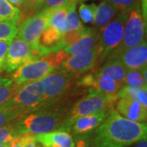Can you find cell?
<instances>
[{
	"instance_id": "cell-1",
	"label": "cell",
	"mask_w": 147,
	"mask_h": 147,
	"mask_svg": "<svg viewBox=\"0 0 147 147\" xmlns=\"http://www.w3.org/2000/svg\"><path fill=\"white\" fill-rule=\"evenodd\" d=\"M147 127L111 110L105 121L96 127L88 147H128L146 138Z\"/></svg>"
},
{
	"instance_id": "cell-2",
	"label": "cell",
	"mask_w": 147,
	"mask_h": 147,
	"mask_svg": "<svg viewBox=\"0 0 147 147\" xmlns=\"http://www.w3.org/2000/svg\"><path fill=\"white\" fill-rule=\"evenodd\" d=\"M38 112L26 115L13 122L18 136L38 135L56 130L60 131L65 123V111L37 110Z\"/></svg>"
},
{
	"instance_id": "cell-3",
	"label": "cell",
	"mask_w": 147,
	"mask_h": 147,
	"mask_svg": "<svg viewBox=\"0 0 147 147\" xmlns=\"http://www.w3.org/2000/svg\"><path fill=\"white\" fill-rule=\"evenodd\" d=\"M118 97H111L95 88H90L88 94L74 105L66 116L65 123L61 131H70V123L77 118L95 114L101 110H111L118 100Z\"/></svg>"
},
{
	"instance_id": "cell-4",
	"label": "cell",
	"mask_w": 147,
	"mask_h": 147,
	"mask_svg": "<svg viewBox=\"0 0 147 147\" xmlns=\"http://www.w3.org/2000/svg\"><path fill=\"white\" fill-rule=\"evenodd\" d=\"M79 77L61 67L53 69L46 78L40 80L43 90V107L64 97L76 84L75 80Z\"/></svg>"
},
{
	"instance_id": "cell-5",
	"label": "cell",
	"mask_w": 147,
	"mask_h": 147,
	"mask_svg": "<svg viewBox=\"0 0 147 147\" xmlns=\"http://www.w3.org/2000/svg\"><path fill=\"white\" fill-rule=\"evenodd\" d=\"M127 16L128 11H119V13L100 32L98 42L100 63L107 60V58L119 47Z\"/></svg>"
},
{
	"instance_id": "cell-6",
	"label": "cell",
	"mask_w": 147,
	"mask_h": 147,
	"mask_svg": "<svg viewBox=\"0 0 147 147\" xmlns=\"http://www.w3.org/2000/svg\"><path fill=\"white\" fill-rule=\"evenodd\" d=\"M7 103L18 108L25 115L31 111L43 108V90L41 81L20 84L16 93Z\"/></svg>"
},
{
	"instance_id": "cell-7",
	"label": "cell",
	"mask_w": 147,
	"mask_h": 147,
	"mask_svg": "<svg viewBox=\"0 0 147 147\" xmlns=\"http://www.w3.org/2000/svg\"><path fill=\"white\" fill-rule=\"evenodd\" d=\"M146 22V20L143 17L141 7L128 11V16L123 27L122 42L115 52L136 47L145 42Z\"/></svg>"
},
{
	"instance_id": "cell-8",
	"label": "cell",
	"mask_w": 147,
	"mask_h": 147,
	"mask_svg": "<svg viewBox=\"0 0 147 147\" xmlns=\"http://www.w3.org/2000/svg\"><path fill=\"white\" fill-rule=\"evenodd\" d=\"M55 69L46 55L22 65L13 73L11 80L19 85L40 81L46 78Z\"/></svg>"
},
{
	"instance_id": "cell-9",
	"label": "cell",
	"mask_w": 147,
	"mask_h": 147,
	"mask_svg": "<svg viewBox=\"0 0 147 147\" xmlns=\"http://www.w3.org/2000/svg\"><path fill=\"white\" fill-rule=\"evenodd\" d=\"M19 25L16 36L26 42L32 49H38L39 38L47 26V11H41L28 17Z\"/></svg>"
},
{
	"instance_id": "cell-10",
	"label": "cell",
	"mask_w": 147,
	"mask_h": 147,
	"mask_svg": "<svg viewBox=\"0 0 147 147\" xmlns=\"http://www.w3.org/2000/svg\"><path fill=\"white\" fill-rule=\"evenodd\" d=\"M33 60L36 59L33 56L32 47L26 42L16 36L9 44L3 69L7 72H11Z\"/></svg>"
},
{
	"instance_id": "cell-11",
	"label": "cell",
	"mask_w": 147,
	"mask_h": 147,
	"mask_svg": "<svg viewBox=\"0 0 147 147\" xmlns=\"http://www.w3.org/2000/svg\"><path fill=\"white\" fill-rule=\"evenodd\" d=\"M98 61L100 62V50L99 47L96 46L88 53L68 57L61 67L68 72L79 76L81 74L94 69L98 65Z\"/></svg>"
},
{
	"instance_id": "cell-12",
	"label": "cell",
	"mask_w": 147,
	"mask_h": 147,
	"mask_svg": "<svg viewBox=\"0 0 147 147\" xmlns=\"http://www.w3.org/2000/svg\"><path fill=\"white\" fill-rule=\"evenodd\" d=\"M120 60L127 69H141L146 66L147 45L146 41L138 46L112 53ZM111 54V55H112Z\"/></svg>"
},
{
	"instance_id": "cell-13",
	"label": "cell",
	"mask_w": 147,
	"mask_h": 147,
	"mask_svg": "<svg viewBox=\"0 0 147 147\" xmlns=\"http://www.w3.org/2000/svg\"><path fill=\"white\" fill-rule=\"evenodd\" d=\"M115 104L117 112L124 118L137 123L146 121L147 109L134 99L129 96H123L118 99Z\"/></svg>"
},
{
	"instance_id": "cell-14",
	"label": "cell",
	"mask_w": 147,
	"mask_h": 147,
	"mask_svg": "<svg viewBox=\"0 0 147 147\" xmlns=\"http://www.w3.org/2000/svg\"><path fill=\"white\" fill-rule=\"evenodd\" d=\"M112 110H101L95 114L77 118L70 123V131L75 134L90 132L100 126Z\"/></svg>"
},
{
	"instance_id": "cell-15",
	"label": "cell",
	"mask_w": 147,
	"mask_h": 147,
	"mask_svg": "<svg viewBox=\"0 0 147 147\" xmlns=\"http://www.w3.org/2000/svg\"><path fill=\"white\" fill-rule=\"evenodd\" d=\"M35 141L43 147H74L71 135L65 131H54L34 135Z\"/></svg>"
},
{
	"instance_id": "cell-16",
	"label": "cell",
	"mask_w": 147,
	"mask_h": 147,
	"mask_svg": "<svg viewBox=\"0 0 147 147\" xmlns=\"http://www.w3.org/2000/svg\"><path fill=\"white\" fill-rule=\"evenodd\" d=\"M100 32L96 29L89 28L88 31L84 34L74 44L64 49L69 56H78L88 53L98 46Z\"/></svg>"
},
{
	"instance_id": "cell-17",
	"label": "cell",
	"mask_w": 147,
	"mask_h": 147,
	"mask_svg": "<svg viewBox=\"0 0 147 147\" xmlns=\"http://www.w3.org/2000/svg\"><path fill=\"white\" fill-rule=\"evenodd\" d=\"M127 69L123 65V64L120 61V60L116 57L115 55L112 54L107 58L105 65L101 67L99 72L106 74L113 79L118 84L123 87V82L125 79Z\"/></svg>"
},
{
	"instance_id": "cell-18",
	"label": "cell",
	"mask_w": 147,
	"mask_h": 147,
	"mask_svg": "<svg viewBox=\"0 0 147 147\" xmlns=\"http://www.w3.org/2000/svg\"><path fill=\"white\" fill-rule=\"evenodd\" d=\"M91 88L96 89L108 96L118 97V92L121 88V86L110 76L98 71L92 74Z\"/></svg>"
},
{
	"instance_id": "cell-19",
	"label": "cell",
	"mask_w": 147,
	"mask_h": 147,
	"mask_svg": "<svg viewBox=\"0 0 147 147\" xmlns=\"http://www.w3.org/2000/svg\"><path fill=\"white\" fill-rule=\"evenodd\" d=\"M119 11L108 0H103L98 7H96L94 16V24L96 28L100 32L107 24L111 21L119 12Z\"/></svg>"
},
{
	"instance_id": "cell-20",
	"label": "cell",
	"mask_w": 147,
	"mask_h": 147,
	"mask_svg": "<svg viewBox=\"0 0 147 147\" xmlns=\"http://www.w3.org/2000/svg\"><path fill=\"white\" fill-rule=\"evenodd\" d=\"M25 115V114L15 106L8 105L7 102L0 105V127L15 122Z\"/></svg>"
},
{
	"instance_id": "cell-21",
	"label": "cell",
	"mask_w": 147,
	"mask_h": 147,
	"mask_svg": "<svg viewBox=\"0 0 147 147\" xmlns=\"http://www.w3.org/2000/svg\"><path fill=\"white\" fill-rule=\"evenodd\" d=\"M129 96L138 101L142 106L147 109V88H131L127 86L122 87L119 92L118 97Z\"/></svg>"
},
{
	"instance_id": "cell-22",
	"label": "cell",
	"mask_w": 147,
	"mask_h": 147,
	"mask_svg": "<svg viewBox=\"0 0 147 147\" xmlns=\"http://www.w3.org/2000/svg\"><path fill=\"white\" fill-rule=\"evenodd\" d=\"M0 21H15L20 24V11L17 7L11 5L7 0H0Z\"/></svg>"
},
{
	"instance_id": "cell-23",
	"label": "cell",
	"mask_w": 147,
	"mask_h": 147,
	"mask_svg": "<svg viewBox=\"0 0 147 147\" xmlns=\"http://www.w3.org/2000/svg\"><path fill=\"white\" fill-rule=\"evenodd\" d=\"M11 5L16 7H19L18 9L21 13V22L26 20V18L34 15L37 13L36 0H7Z\"/></svg>"
},
{
	"instance_id": "cell-24",
	"label": "cell",
	"mask_w": 147,
	"mask_h": 147,
	"mask_svg": "<svg viewBox=\"0 0 147 147\" xmlns=\"http://www.w3.org/2000/svg\"><path fill=\"white\" fill-rule=\"evenodd\" d=\"M84 28L79 15L76 12V4H74L71 6L70 9L69 11L67 16L65 18V21L64 23L63 29H62V34H65L66 32Z\"/></svg>"
},
{
	"instance_id": "cell-25",
	"label": "cell",
	"mask_w": 147,
	"mask_h": 147,
	"mask_svg": "<svg viewBox=\"0 0 147 147\" xmlns=\"http://www.w3.org/2000/svg\"><path fill=\"white\" fill-rule=\"evenodd\" d=\"M18 26L15 21H0V40L11 42L17 34Z\"/></svg>"
},
{
	"instance_id": "cell-26",
	"label": "cell",
	"mask_w": 147,
	"mask_h": 147,
	"mask_svg": "<svg viewBox=\"0 0 147 147\" xmlns=\"http://www.w3.org/2000/svg\"><path fill=\"white\" fill-rule=\"evenodd\" d=\"M123 86L131 88H146V83L139 69H128L127 71Z\"/></svg>"
},
{
	"instance_id": "cell-27",
	"label": "cell",
	"mask_w": 147,
	"mask_h": 147,
	"mask_svg": "<svg viewBox=\"0 0 147 147\" xmlns=\"http://www.w3.org/2000/svg\"><path fill=\"white\" fill-rule=\"evenodd\" d=\"M96 8V5L95 3H92V4L81 3L79 8V19H81L85 24L93 23Z\"/></svg>"
},
{
	"instance_id": "cell-28",
	"label": "cell",
	"mask_w": 147,
	"mask_h": 147,
	"mask_svg": "<svg viewBox=\"0 0 147 147\" xmlns=\"http://www.w3.org/2000/svg\"><path fill=\"white\" fill-rule=\"evenodd\" d=\"M120 11H130L140 8V0H108Z\"/></svg>"
},
{
	"instance_id": "cell-29",
	"label": "cell",
	"mask_w": 147,
	"mask_h": 147,
	"mask_svg": "<svg viewBox=\"0 0 147 147\" xmlns=\"http://www.w3.org/2000/svg\"><path fill=\"white\" fill-rule=\"evenodd\" d=\"M19 137L13 125V123L0 127V145L7 144L14 138Z\"/></svg>"
},
{
	"instance_id": "cell-30",
	"label": "cell",
	"mask_w": 147,
	"mask_h": 147,
	"mask_svg": "<svg viewBox=\"0 0 147 147\" xmlns=\"http://www.w3.org/2000/svg\"><path fill=\"white\" fill-rule=\"evenodd\" d=\"M19 84H15L14 82L0 87V105H3L10 100L13 95L16 93Z\"/></svg>"
},
{
	"instance_id": "cell-31",
	"label": "cell",
	"mask_w": 147,
	"mask_h": 147,
	"mask_svg": "<svg viewBox=\"0 0 147 147\" xmlns=\"http://www.w3.org/2000/svg\"><path fill=\"white\" fill-rule=\"evenodd\" d=\"M69 4V0H42V3L39 6L38 11L50 9H56L59 7H62Z\"/></svg>"
},
{
	"instance_id": "cell-32",
	"label": "cell",
	"mask_w": 147,
	"mask_h": 147,
	"mask_svg": "<svg viewBox=\"0 0 147 147\" xmlns=\"http://www.w3.org/2000/svg\"><path fill=\"white\" fill-rule=\"evenodd\" d=\"M10 42L9 41L0 40V71L3 70V65L5 63L6 57H7V53Z\"/></svg>"
},
{
	"instance_id": "cell-33",
	"label": "cell",
	"mask_w": 147,
	"mask_h": 147,
	"mask_svg": "<svg viewBox=\"0 0 147 147\" xmlns=\"http://www.w3.org/2000/svg\"><path fill=\"white\" fill-rule=\"evenodd\" d=\"M21 138L25 147H39L37 144L38 142L32 135H21Z\"/></svg>"
},
{
	"instance_id": "cell-34",
	"label": "cell",
	"mask_w": 147,
	"mask_h": 147,
	"mask_svg": "<svg viewBox=\"0 0 147 147\" xmlns=\"http://www.w3.org/2000/svg\"><path fill=\"white\" fill-rule=\"evenodd\" d=\"M7 146L8 147H25L22 143V141H21V136L11 140L9 143H7Z\"/></svg>"
},
{
	"instance_id": "cell-35",
	"label": "cell",
	"mask_w": 147,
	"mask_h": 147,
	"mask_svg": "<svg viewBox=\"0 0 147 147\" xmlns=\"http://www.w3.org/2000/svg\"><path fill=\"white\" fill-rule=\"evenodd\" d=\"M11 82H13L11 79H7V78H5V77H3V76H0V87H2L3 85H6V84H11Z\"/></svg>"
},
{
	"instance_id": "cell-36",
	"label": "cell",
	"mask_w": 147,
	"mask_h": 147,
	"mask_svg": "<svg viewBox=\"0 0 147 147\" xmlns=\"http://www.w3.org/2000/svg\"><path fill=\"white\" fill-rule=\"evenodd\" d=\"M74 147H88V142H86L84 139H80L79 140L77 143H76V146Z\"/></svg>"
},
{
	"instance_id": "cell-37",
	"label": "cell",
	"mask_w": 147,
	"mask_h": 147,
	"mask_svg": "<svg viewBox=\"0 0 147 147\" xmlns=\"http://www.w3.org/2000/svg\"><path fill=\"white\" fill-rule=\"evenodd\" d=\"M134 147H147L146 138L142 139V140H141V141L137 142V145H136Z\"/></svg>"
},
{
	"instance_id": "cell-38",
	"label": "cell",
	"mask_w": 147,
	"mask_h": 147,
	"mask_svg": "<svg viewBox=\"0 0 147 147\" xmlns=\"http://www.w3.org/2000/svg\"><path fill=\"white\" fill-rule=\"evenodd\" d=\"M37 2V4H38V7H37V13H38V8H39V6L40 4L42 3V0H36Z\"/></svg>"
},
{
	"instance_id": "cell-39",
	"label": "cell",
	"mask_w": 147,
	"mask_h": 147,
	"mask_svg": "<svg viewBox=\"0 0 147 147\" xmlns=\"http://www.w3.org/2000/svg\"><path fill=\"white\" fill-rule=\"evenodd\" d=\"M79 1H80V0H69V3H71V4H76Z\"/></svg>"
},
{
	"instance_id": "cell-40",
	"label": "cell",
	"mask_w": 147,
	"mask_h": 147,
	"mask_svg": "<svg viewBox=\"0 0 147 147\" xmlns=\"http://www.w3.org/2000/svg\"><path fill=\"white\" fill-rule=\"evenodd\" d=\"M0 147H8V146H7V144H1Z\"/></svg>"
},
{
	"instance_id": "cell-41",
	"label": "cell",
	"mask_w": 147,
	"mask_h": 147,
	"mask_svg": "<svg viewBox=\"0 0 147 147\" xmlns=\"http://www.w3.org/2000/svg\"><path fill=\"white\" fill-rule=\"evenodd\" d=\"M81 1H86V0H81Z\"/></svg>"
},
{
	"instance_id": "cell-42",
	"label": "cell",
	"mask_w": 147,
	"mask_h": 147,
	"mask_svg": "<svg viewBox=\"0 0 147 147\" xmlns=\"http://www.w3.org/2000/svg\"><path fill=\"white\" fill-rule=\"evenodd\" d=\"M140 1H141V0H140Z\"/></svg>"
}]
</instances>
